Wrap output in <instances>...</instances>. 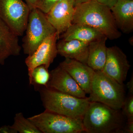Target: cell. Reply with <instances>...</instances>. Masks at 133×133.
Instances as JSON below:
<instances>
[{
	"mask_svg": "<svg viewBox=\"0 0 133 133\" xmlns=\"http://www.w3.org/2000/svg\"><path fill=\"white\" fill-rule=\"evenodd\" d=\"M72 23L90 26L110 40L118 39L122 35L110 9L94 0L75 5Z\"/></svg>",
	"mask_w": 133,
	"mask_h": 133,
	"instance_id": "obj_1",
	"label": "cell"
},
{
	"mask_svg": "<svg viewBox=\"0 0 133 133\" xmlns=\"http://www.w3.org/2000/svg\"><path fill=\"white\" fill-rule=\"evenodd\" d=\"M121 109H115L96 102H90L83 116L87 133H123L126 122Z\"/></svg>",
	"mask_w": 133,
	"mask_h": 133,
	"instance_id": "obj_2",
	"label": "cell"
},
{
	"mask_svg": "<svg viewBox=\"0 0 133 133\" xmlns=\"http://www.w3.org/2000/svg\"><path fill=\"white\" fill-rule=\"evenodd\" d=\"M45 110L68 117L83 119L90 104L88 98H80L49 88H38Z\"/></svg>",
	"mask_w": 133,
	"mask_h": 133,
	"instance_id": "obj_3",
	"label": "cell"
},
{
	"mask_svg": "<svg viewBox=\"0 0 133 133\" xmlns=\"http://www.w3.org/2000/svg\"><path fill=\"white\" fill-rule=\"evenodd\" d=\"M124 84H121L101 71H95L91 92L90 102H100L115 109H121L125 95Z\"/></svg>",
	"mask_w": 133,
	"mask_h": 133,
	"instance_id": "obj_4",
	"label": "cell"
},
{
	"mask_svg": "<svg viewBox=\"0 0 133 133\" xmlns=\"http://www.w3.org/2000/svg\"><path fill=\"white\" fill-rule=\"evenodd\" d=\"M25 31L22 48L28 56L31 55L45 38L56 32L45 14L36 8L30 10Z\"/></svg>",
	"mask_w": 133,
	"mask_h": 133,
	"instance_id": "obj_5",
	"label": "cell"
},
{
	"mask_svg": "<svg viewBox=\"0 0 133 133\" xmlns=\"http://www.w3.org/2000/svg\"><path fill=\"white\" fill-rule=\"evenodd\" d=\"M28 119L42 133L85 132L83 119L71 118L46 110Z\"/></svg>",
	"mask_w": 133,
	"mask_h": 133,
	"instance_id": "obj_6",
	"label": "cell"
},
{
	"mask_svg": "<svg viewBox=\"0 0 133 133\" xmlns=\"http://www.w3.org/2000/svg\"><path fill=\"white\" fill-rule=\"evenodd\" d=\"M30 11L23 0H0V19L19 36L26 30Z\"/></svg>",
	"mask_w": 133,
	"mask_h": 133,
	"instance_id": "obj_7",
	"label": "cell"
},
{
	"mask_svg": "<svg viewBox=\"0 0 133 133\" xmlns=\"http://www.w3.org/2000/svg\"><path fill=\"white\" fill-rule=\"evenodd\" d=\"M59 37L56 32L45 38L31 55L28 56L25 63L28 70L29 84L31 85V75L33 70L44 65L49 69L58 54L57 43Z\"/></svg>",
	"mask_w": 133,
	"mask_h": 133,
	"instance_id": "obj_8",
	"label": "cell"
},
{
	"mask_svg": "<svg viewBox=\"0 0 133 133\" xmlns=\"http://www.w3.org/2000/svg\"><path fill=\"white\" fill-rule=\"evenodd\" d=\"M130 65L127 57L116 45L108 48L107 56L102 72L121 84L127 79Z\"/></svg>",
	"mask_w": 133,
	"mask_h": 133,
	"instance_id": "obj_9",
	"label": "cell"
},
{
	"mask_svg": "<svg viewBox=\"0 0 133 133\" xmlns=\"http://www.w3.org/2000/svg\"><path fill=\"white\" fill-rule=\"evenodd\" d=\"M74 0H59L45 14L48 21L60 36L72 24L75 12Z\"/></svg>",
	"mask_w": 133,
	"mask_h": 133,
	"instance_id": "obj_10",
	"label": "cell"
},
{
	"mask_svg": "<svg viewBox=\"0 0 133 133\" xmlns=\"http://www.w3.org/2000/svg\"><path fill=\"white\" fill-rule=\"evenodd\" d=\"M47 86L60 92L80 98H86V94L70 74L60 65L50 72Z\"/></svg>",
	"mask_w": 133,
	"mask_h": 133,
	"instance_id": "obj_11",
	"label": "cell"
},
{
	"mask_svg": "<svg viewBox=\"0 0 133 133\" xmlns=\"http://www.w3.org/2000/svg\"><path fill=\"white\" fill-rule=\"evenodd\" d=\"M59 65L70 74L86 94H90L94 70L87 64L70 58H65Z\"/></svg>",
	"mask_w": 133,
	"mask_h": 133,
	"instance_id": "obj_12",
	"label": "cell"
},
{
	"mask_svg": "<svg viewBox=\"0 0 133 133\" xmlns=\"http://www.w3.org/2000/svg\"><path fill=\"white\" fill-rule=\"evenodd\" d=\"M19 36L0 19V65H4L5 61L11 56L20 55L21 47L19 45Z\"/></svg>",
	"mask_w": 133,
	"mask_h": 133,
	"instance_id": "obj_13",
	"label": "cell"
},
{
	"mask_svg": "<svg viewBox=\"0 0 133 133\" xmlns=\"http://www.w3.org/2000/svg\"><path fill=\"white\" fill-rule=\"evenodd\" d=\"M119 30L125 34L133 31V0H117L111 8Z\"/></svg>",
	"mask_w": 133,
	"mask_h": 133,
	"instance_id": "obj_14",
	"label": "cell"
},
{
	"mask_svg": "<svg viewBox=\"0 0 133 133\" xmlns=\"http://www.w3.org/2000/svg\"><path fill=\"white\" fill-rule=\"evenodd\" d=\"M89 46V43L76 40L65 41L61 39L57 43L58 55L87 64Z\"/></svg>",
	"mask_w": 133,
	"mask_h": 133,
	"instance_id": "obj_15",
	"label": "cell"
},
{
	"mask_svg": "<svg viewBox=\"0 0 133 133\" xmlns=\"http://www.w3.org/2000/svg\"><path fill=\"white\" fill-rule=\"evenodd\" d=\"M105 36L97 30L85 24L72 23L71 26L62 34L59 38L65 40H78L90 43Z\"/></svg>",
	"mask_w": 133,
	"mask_h": 133,
	"instance_id": "obj_16",
	"label": "cell"
},
{
	"mask_svg": "<svg viewBox=\"0 0 133 133\" xmlns=\"http://www.w3.org/2000/svg\"><path fill=\"white\" fill-rule=\"evenodd\" d=\"M107 39L104 37L89 43L87 65L95 71H102L104 69L107 56Z\"/></svg>",
	"mask_w": 133,
	"mask_h": 133,
	"instance_id": "obj_17",
	"label": "cell"
},
{
	"mask_svg": "<svg viewBox=\"0 0 133 133\" xmlns=\"http://www.w3.org/2000/svg\"><path fill=\"white\" fill-rule=\"evenodd\" d=\"M17 133H42L28 119L24 117L22 112L17 113L14 118V123L11 125Z\"/></svg>",
	"mask_w": 133,
	"mask_h": 133,
	"instance_id": "obj_18",
	"label": "cell"
},
{
	"mask_svg": "<svg viewBox=\"0 0 133 133\" xmlns=\"http://www.w3.org/2000/svg\"><path fill=\"white\" fill-rule=\"evenodd\" d=\"M50 78V73L48 69L44 65L36 67L31 75V85L35 86L37 90L41 87H47Z\"/></svg>",
	"mask_w": 133,
	"mask_h": 133,
	"instance_id": "obj_19",
	"label": "cell"
},
{
	"mask_svg": "<svg viewBox=\"0 0 133 133\" xmlns=\"http://www.w3.org/2000/svg\"><path fill=\"white\" fill-rule=\"evenodd\" d=\"M121 109L128 122L133 121V95L129 94L125 98Z\"/></svg>",
	"mask_w": 133,
	"mask_h": 133,
	"instance_id": "obj_20",
	"label": "cell"
},
{
	"mask_svg": "<svg viewBox=\"0 0 133 133\" xmlns=\"http://www.w3.org/2000/svg\"><path fill=\"white\" fill-rule=\"evenodd\" d=\"M59 0H39L35 8L45 14H47L51 8Z\"/></svg>",
	"mask_w": 133,
	"mask_h": 133,
	"instance_id": "obj_21",
	"label": "cell"
},
{
	"mask_svg": "<svg viewBox=\"0 0 133 133\" xmlns=\"http://www.w3.org/2000/svg\"><path fill=\"white\" fill-rule=\"evenodd\" d=\"M97 2L101 4L106 5L111 9L115 4L117 0H94Z\"/></svg>",
	"mask_w": 133,
	"mask_h": 133,
	"instance_id": "obj_22",
	"label": "cell"
},
{
	"mask_svg": "<svg viewBox=\"0 0 133 133\" xmlns=\"http://www.w3.org/2000/svg\"><path fill=\"white\" fill-rule=\"evenodd\" d=\"M11 125H5L0 128V133H17Z\"/></svg>",
	"mask_w": 133,
	"mask_h": 133,
	"instance_id": "obj_23",
	"label": "cell"
},
{
	"mask_svg": "<svg viewBox=\"0 0 133 133\" xmlns=\"http://www.w3.org/2000/svg\"><path fill=\"white\" fill-rule=\"evenodd\" d=\"M133 133V121H127L123 129V133Z\"/></svg>",
	"mask_w": 133,
	"mask_h": 133,
	"instance_id": "obj_24",
	"label": "cell"
},
{
	"mask_svg": "<svg viewBox=\"0 0 133 133\" xmlns=\"http://www.w3.org/2000/svg\"><path fill=\"white\" fill-rule=\"evenodd\" d=\"M24 1L31 10L33 8H35L36 5L37 4L39 0H24Z\"/></svg>",
	"mask_w": 133,
	"mask_h": 133,
	"instance_id": "obj_25",
	"label": "cell"
},
{
	"mask_svg": "<svg viewBox=\"0 0 133 133\" xmlns=\"http://www.w3.org/2000/svg\"><path fill=\"white\" fill-rule=\"evenodd\" d=\"M127 87L128 89L129 94L133 95V76H131L130 81L127 84Z\"/></svg>",
	"mask_w": 133,
	"mask_h": 133,
	"instance_id": "obj_26",
	"label": "cell"
},
{
	"mask_svg": "<svg viewBox=\"0 0 133 133\" xmlns=\"http://www.w3.org/2000/svg\"><path fill=\"white\" fill-rule=\"evenodd\" d=\"M89 0H74L75 5L79 3H83L86 2Z\"/></svg>",
	"mask_w": 133,
	"mask_h": 133,
	"instance_id": "obj_27",
	"label": "cell"
}]
</instances>
